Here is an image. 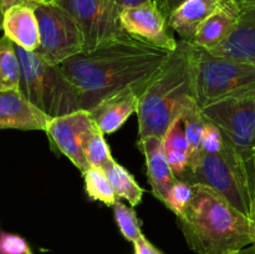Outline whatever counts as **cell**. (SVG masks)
I'll use <instances>...</instances> for the list:
<instances>
[{"mask_svg":"<svg viewBox=\"0 0 255 254\" xmlns=\"http://www.w3.org/2000/svg\"><path fill=\"white\" fill-rule=\"evenodd\" d=\"M169 55L168 50L124 32L79 52L60 66L79 87L81 109L90 111L102 100L121 92L143 94Z\"/></svg>","mask_w":255,"mask_h":254,"instance_id":"cell-1","label":"cell"},{"mask_svg":"<svg viewBox=\"0 0 255 254\" xmlns=\"http://www.w3.org/2000/svg\"><path fill=\"white\" fill-rule=\"evenodd\" d=\"M177 224L197 254H231L255 244L252 219L203 184H193V197Z\"/></svg>","mask_w":255,"mask_h":254,"instance_id":"cell-2","label":"cell"},{"mask_svg":"<svg viewBox=\"0 0 255 254\" xmlns=\"http://www.w3.org/2000/svg\"><path fill=\"white\" fill-rule=\"evenodd\" d=\"M197 106L188 41L179 40L177 49L139 97V138H163L172 122Z\"/></svg>","mask_w":255,"mask_h":254,"instance_id":"cell-3","label":"cell"},{"mask_svg":"<svg viewBox=\"0 0 255 254\" xmlns=\"http://www.w3.org/2000/svg\"><path fill=\"white\" fill-rule=\"evenodd\" d=\"M15 45V44H14ZM20 65V92L50 119L81 109V92L60 65H52L15 45Z\"/></svg>","mask_w":255,"mask_h":254,"instance_id":"cell-4","label":"cell"},{"mask_svg":"<svg viewBox=\"0 0 255 254\" xmlns=\"http://www.w3.org/2000/svg\"><path fill=\"white\" fill-rule=\"evenodd\" d=\"M199 109L255 89V66L212 54L188 42Z\"/></svg>","mask_w":255,"mask_h":254,"instance_id":"cell-5","label":"cell"},{"mask_svg":"<svg viewBox=\"0 0 255 254\" xmlns=\"http://www.w3.org/2000/svg\"><path fill=\"white\" fill-rule=\"evenodd\" d=\"M181 179L192 186L203 184L211 187L237 209L251 216V206L242 174V159L226 138L223 149L219 153L204 154L198 167L193 171L184 172Z\"/></svg>","mask_w":255,"mask_h":254,"instance_id":"cell-6","label":"cell"},{"mask_svg":"<svg viewBox=\"0 0 255 254\" xmlns=\"http://www.w3.org/2000/svg\"><path fill=\"white\" fill-rule=\"evenodd\" d=\"M39 24L40 42L35 54L52 65L85 50V39L76 20L54 2L32 5Z\"/></svg>","mask_w":255,"mask_h":254,"instance_id":"cell-7","label":"cell"},{"mask_svg":"<svg viewBox=\"0 0 255 254\" xmlns=\"http://www.w3.org/2000/svg\"><path fill=\"white\" fill-rule=\"evenodd\" d=\"M221 128L241 159L255 153V89L213 102L201 109Z\"/></svg>","mask_w":255,"mask_h":254,"instance_id":"cell-8","label":"cell"},{"mask_svg":"<svg viewBox=\"0 0 255 254\" xmlns=\"http://www.w3.org/2000/svg\"><path fill=\"white\" fill-rule=\"evenodd\" d=\"M52 2L76 20L84 34L85 50L95 49L101 42L125 32L120 22L122 9L112 0H52Z\"/></svg>","mask_w":255,"mask_h":254,"instance_id":"cell-9","label":"cell"},{"mask_svg":"<svg viewBox=\"0 0 255 254\" xmlns=\"http://www.w3.org/2000/svg\"><path fill=\"white\" fill-rule=\"evenodd\" d=\"M96 122L86 110H79L72 114L51 119L45 132L49 136L52 146L66 156L81 173L91 168L84 153V143Z\"/></svg>","mask_w":255,"mask_h":254,"instance_id":"cell-10","label":"cell"},{"mask_svg":"<svg viewBox=\"0 0 255 254\" xmlns=\"http://www.w3.org/2000/svg\"><path fill=\"white\" fill-rule=\"evenodd\" d=\"M120 22L122 30L131 36L171 52L177 49L178 41L168 32L167 17L154 1L124 7L120 14Z\"/></svg>","mask_w":255,"mask_h":254,"instance_id":"cell-11","label":"cell"},{"mask_svg":"<svg viewBox=\"0 0 255 254\" xmlns=\"http://www.w3.org/2000/svg\"><path fill=\"white\" fill-rule=\"evenodd\" d=\"M212 54L255 66V0H241V15L233 31Z\"/></svg>","mask_w":255,"mask_h":254,"instance_id":"cell-12","label":"cell"},{"mask_svg":"<svg viewBox=\"0 0 255 254\" xmlns=\"http://www.w3.org/2000/svg\"><path fill=\"white\" fill-rule=\"evenodd\" d=\"M50 120L20 90L0 92V129L45 131Z\"/></svg>","mask_w":255,"mask_h":254,"instance_id":"cell-13","label":"cell"},{"mask_svg":"<svg viewBox=\"0 0 255 254\" xmlns=\"http://www.w3.org/2000/svg\"><path fill=\"white\" fill-rule=\"evenodd\" d=\"M137 146L141 149L146 158L147 176L151 184L152 193L164 202L169 189L176 183L177 178L167 161L163 148V141L161 137L148 136L144 138H138Z\"/></svg>","mask_w":255,"mask_h":254,"instance_id":"cell-14","label":"cell"},{"mask_svg":"<svg viewBox=\"0 0 255 254\" xmlns=\"http://www.w3.org/2000/svg\"><path fill=\"white\" fill-rule=\"evenodd\" d=\"M241 0H223L216 11L202 24L191 44L213 50L226 41L238 22Z\"/></svg>","mask_w":255,"mask_h":254,"instance_id":"cell-15","label":"cell"},{"mask_svg":"<svg viewBox=\"0 0 255 254\" xmlns=\"http://www.w3.org/2000/svg\"><path fill=\"white\" fill-rule=\"evenodd\" d=\"M139 97L138 91L121 92L102 100L89 112L102 133H114L124 126L132 114H137Z\"/></svg>","mask_w":255,"mask_h":254,"instance_id":"cell-16","label":"cell"},{"mask_svg":"<svg viewBox=\"0 0 255 254\" xmlns=\"http://www.w3.org/2000/svg\"><path fill=\"white\" fill-rule=\"evenodd\" d=\"M2 31L15 45L35 51L39 46V24L32 5L21 2L5 11Z\"/></svg>","mask_w":255,"mask_h":254,"instance_id":"cell-17","label":"cell"},{"mask_svg":"<svg viewBox=\"0 0 255 254\" xmlns=\"http://www.w3.org/2000/svg\"><path fill=\"white\" fill-rule=\"evenodd\" d=\"M223 0H187L168 16V26L182 40L191 42L204 21L216 11Z\"/></svg>","mask_w":255,"mask_h":254,"instance_id":"cell-18","label":"cell"},{"mask_svg":"<svg viewBox=\"0 0 255 254\" xmlns=\"http://www.w3.org/2000/svg\"><path fill=\"white\" fill-rule=\"evenodd\" d=\"M163 148L167 161L177 179H181L189 163V143L184 131L182 117L171 124L164 133Z\"/></svg>","mask_w":255,"mask_h":254,"instance_id":"cell-19","label":"cell"},{"mask_svg":"<svg viewBox=\"0 0 255 254\" xmlns=\"http://www.w3.org/2000/svg\"><path fill=\"white\" fill-rule=\"evenodd\" d=\"M101 169L111 183L117 199H126L131 207H136L141 203L143 189L124 166L111 158Z\"/></svg>","mask_w":255,"mask_h":254,"instance_id":"cell-20","label":"cell"},{"mask_svg":"<svg viewBox=\"0 0 255 254\" xmlns=\"http://www.w3.org/2000/svg\"><path fill=\"white\" fill-rule=\"evenodd\" d=\"M184 131L189 143V163L187 171H193L201 163L202 158L206 153L203 149L204 137V119L201 109L198 106L189 110L182 116Z\"/></svg>","mask_w":255,"mask_h":254,"instance_id":"cell-21","label":"cell"},{"mask_svg":"<svg viewBox=\"0 0 255 254\" xmlns=\"http://www.w3.org/2000/svg\"><path fill=\"white\" fill-rule=\"evenodd\" d=\"M20 89V65L15 45L4 35L0 37V92Z\"/></svg>","mask_w":255,"mask_h":254,"instance_id":"cell-22","label":"cell"},{"mask_svg":"<svg viewBox=\"0 0 255 254\" xmlns=\"http://www.w3.org/2000/svg\"><path fill=\"white\" fill-rule=\"evenodd\" d=\"M82 176L85 181V191L92 201L102 202L110 207L116 203V193L101 168L91 167L86 172H84Z\"/></svg>","mask_w":255,"mask_h":254,"instance_id":"cell-23","label":"cell"},{"mask_svg":"<svg viewBox=\"0 0 255 254\" xmlns=\"http://www.w3.org/2000/svg\"><path fill=\"white\" fill-rule=\"evenodd\" d=\"M84 153L90 167L102 168L111 158H114L107 142L105 141L104 133L99 126L92 129L91 133L84 143Z\"/></svg>","mask_w":255,"mask_h":254,"instance_id":"cell-24","label":"cell"},{"mask_svg":"<svg viewBox=\"0 0 255 254\" xmlns=\"http://www.w3.org/2000/svg\"><path fill=\"white\" fill-rule=\"evenodd\" d=\"M114 217L122 237L128 242H136L142 236L141 222L133 207H128L117 199L114 204Z\"/></svg>","mask_w":255,"mask_h":254,"instance_id":"cell-25","label":"cell"},{"mask_svg":"<svg viewBox=\"0 0 255 254\" xmlns=\"http://www.w3.org/2000/svg\"><path fill=\"white\" fill-rule=\"evenodd\" d=\"M193 197V186L188 182L177 179L176 183L169 189L163 203L176 214L177 217L182 216L186 211L187 206Z\"/></svg>","mask_w":255,"mask_h":254,"instance_id":"cell-26","label":"cell"},{"mask_svg":"<svg viewBox=\"0 0 255 254\" xmlns=\"http://www.w3.org/2000/svg\"><path fill=\"white\" fill-rule=\"evenodd\" d=\"M0 254H34L26 239L19 234L0 231Z\"/></svg>","mask_w":255,"mask_h":254,"instance_id":"cell-27","label":"cell"},{"mask_svg":"<svg viewBox=\"0 0 255 254\" xmlns=\"http://www.w3.org/2000/svg\"><path fill=\"white\" fill-rule=\"evenodd\" d=\"M242 174H243L244 189L251 206V216L255 214V153L247 159H242Z\"/></svg>","mask_w":255,"mask_h":254,"instance_id":"cell-28","label":"cell"},{"mask_svg":"<svg viewBox=\"0 0 255 254\" xmlns=\"http://www.w3.org/2000/svg\"><path fill=\"white\" fill-rule=\"evenodd\" d=\"M206 119V117H204ZM224 147V136L221 128L206 119L204 122V137L203 149L204 153H219Z\"/></svg>","mask_w":255,"mask_h":254,"instance_id":"cell-29","label":"cell"},{"mask_svg":"<svg viewBox=\"0 0 255 254\" xmlns=\"http://www.w3.org/2000/svg\"><path fill=\"white\" fill-rule=\"evenodd\" d=\"M134 254H164L163 252L159 251L158 248L153 246L148 239L142 234L136 242H133Z\"/></svg>","mask_w":255,"mask_h":254,"instance_id":"cell-30","label":"cell"},{"mask_svg":"<svg viewBox=\"0 0 255 254\" xmlns=\"http://www.w3.org/2000/svg\"><path fill=\"white\" fill-rule=\"evenodd\" d=\"M187 0H158V6L162 10V12L164 14V16L168 19L169 15L179 6V5L183 4Z\"/></svg>","mask_w":255,"mask_h":254,"instance_id":"cell-31","label":"cell"},{"mask_svg":"<svg viewBox=\"0 0 255 254\" xmlns=\"http://www.w3.org/2000/svg\"><path fill=\"white\" fill-rule=\"evenodd\" d=\"M115 4L119 5L121 9L127 6H132V5H138L142 4V2H146V1H154L157 5H158V0H112Z\"/></svg>","mask_w":255,"mask_h":254,"instance_id":"cell-32","label":"cell"},{"mask_svg":"<svg viewBox=\"0 0 255 254\" xmlns=\"http://www.w3.org/2000/svg\"><path fill=\"white\" fill-rule=\"evenodd\" d=\"M231 254H255V244H252V246L246 247V248L241 249L238 252H234V253Z\"/></svg>","mask_w":255,"mask_h":254,"instance_id":"cell-33","label":"cell"},{"mask_svg":"<svg viewBox=\"0 0 255 254\" xmlns=\"http://www.w3.org/2000/svg\"><path fill=\"white\" fill-rule=\"evenodd\" d=\"M22 1H24V0H4V9H5V11H6L7 9H10V7H11V6H14V5L21 4Z\"/></svg>","mask_w":255,"mask_h":254,"instance_id":"cell-34","label":"cell"},{"mask_svg":"<svg viewBox=\"0 0 255 254\" xmlns=\"http://www.w3.org/2000/svg\"><path fill=\"white\" fill-rule=\"evenodd\" d=\"M4 15H5L4 0H0V31H1V30H2V22H4Z\"/></svg>","mask_w":255,"mask_h":254,"instance_id":"cell-35","label":"cell"},{"mask_svg":"<svg viewBox=\"0 0 255 254\" xmlns=\"http://www.w3.org/2000/svg\"><path fill=\"white\" fill-rule=\"evenodd\" d=\"M22 2H26V4H29V5L47 4V2H52V0H24Z\"/></svg>","mask_w":255,"mask_h":254,"instance_id":"cell-36","label":"cell"},{"mask_svg":"<svg viewBox=\"0 0 255 254\" xmlns=\"http://www.w3.org/2000/svg\"><path fill=\"white\" fill-rule=\"evenodd\" d=\"M251 219H252V222H253V226H254V229H255V214L253 217H251Z\"/></svg>","mask_w":255,"mask_h":254,"instance_id":"cell-37","label":"cell"}]
</instances>
